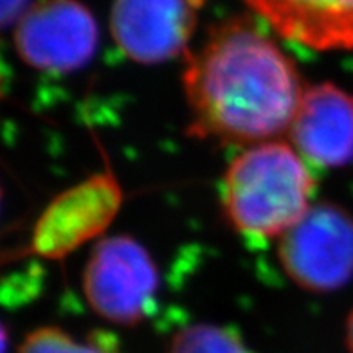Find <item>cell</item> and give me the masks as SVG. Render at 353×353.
<instances>
[{"label": "cell", "instance_id": "6da1fadb", "mask_svg": "<svg viewBox=\"0 0 353 353\" xmlns=\"http://www.w3.org/2000/svg\"><path fill=\"white\" fill-rule=\"evenodd\" d=\"M188 134L220 144L278 141L307 90L292 58L249 17L214 26L182 72Z\"/></svg>", "mask_w": 353, "mask_h": 353}, {"label": "cell", "instance_id": "7a4b0ae2", "mask_svg": "<svg viewBox=\"0 0 353 353\" xmlns=\"http://www.w3.org/2000/svg\"><path fill=\"white\" fill-rule=\"evenodd\" d=\"M314 188V176L292 144H254L225 170L223 213L242 234L281 238L310 210Z\"/></svg>", "mask_w": 353, "mask_h": 353}, {"label": "cell", "instance_id": "3957f363", "mask_svg": "<svg viewBox=\"0 0 353 353\" xmlns=\"http://www.w3.org/2000/svg\"><path fill=\"white\" fill-rule=\"evenodd\" d=\"M278 258L288 278L303 290H339L353 279V216L339 205H310L279 238Z\"/></svg>", "mask_w": 353, "mask_h": 353}, {"label": "cell", "instance_id": "277c9868", "mask_svg": "<svg viewBox=\"0 0 353 353\" xmlns=\"http://www.w3.org/2000/svg\"><path fill=\"white\" fill-rule=\"evenodd\" d=\"M159 288L150 252L130 236L103 238L83 272V292L99 317L134 326L148 316Z\"/></svg>", "mask_w": 353, "mask_h": 353}, {"label": "cell", "instance_id": "5b68a950", "mask_svg": "<svg viewBox=\"0 0 353 353\" xmlns=\"http://www.w3.org/2000/svg\"><path fill=\"white\" fill-rule=\"evenodd\" d=\"M14 47L34 69L70 72L92 60L98 26L78 0H43L31 6L17 23Z\"/></svg>", "mask_w": 353, "mask_h": 353}, {"label": "cell", "instance_id": "8992f818", "mask_svg": "<svg viewBox=\"0 0 353 353\" xmlns=\"http://www.w3.org/2000/svg\"><path fill=\"white\" fill-rule=\"evenodd\" d=\"M204 0H114L110 31L137 63H163L186 51Z\"/></svg>", "mask_w": 353, "mask_h": 353}, {"label": "cell", "instance_id": "52a82bcc", "mask_svg": "<svg viewBox=\"0 0 353 353\" xmlns=\"http://www.w3.org/2000/svg\"><path fill=\"white\" fill-rule=\"evenodd\" d=\"M301 157L321 168L353 161V94L334 83L307 87L288 132Z\"/></svg>", "mask_w": 353, "mask_h": 353}, {"label": "cell", "instance_id": "ba28073f", "mask_svg": "<svg viewBox=\"0 0 353 353\" xmlns=\"http://www.w3.org/2000/svg\"><path fill=\"white\" fill-rule=\"evenodd\" d=\"M121 191L110 175H99L67 191L49 205L34 232L37 251L58 258L107 228L116 214Z\"/></svg>", "mask_w": 353, "mask_h": 353}, {"label": "cell", "instance_id": "9c48e42d", "mask_svg": "<svg viewBox=\"0 0 353 353\" xmlns=\"http://www.w3.org/2000/svg\"><path fill=\"white\" fill-rule=\"evenodd\" d=\"M288 42L316 51L353 49V0H243Z\"/></svg>", "mask_w": 353, "mask_h": 353}, {"label": "cell", "instance_id": "30bf717a", "mask_svg": "<svg viewBox=\"0 0 353 353\" xmlns=\"http://www.w3.org/2000/svg\"><path fill=\"white\" fill-rule=\"evenodd\" d=\"M168 353H254L231 328L214 325H190L172 339Z\"/></svg>", "mask_w": 353, "mask_h": 353}, {"label": "cell", "instance_id": "8fae6325", "mask_svg": "<svg viewBox=\"0 0 353 353\" xmlns=\"http://www.w3.org/2000/svg\"><path fill=\"white\" fill-rule=\"evenodd\" d=\"M19 353H107L98 346L83 344L67 332L54 326H43L23 339Z\"/></svg>", "mask_w": 353, "mask_h": 353}, {"label": "cell", "instance_id": "7c38bea8", "mask_svg": "<svg viewBox=\"0 0 353 353\" xmlns=\"http://www.w3.org/2000/svg\"><path fill=\"white\" fill-rule=\"evenodd\" d=\"M29 0H2V23L4 28L19 23L29 11Z\"/></svg>", "mask_w": 353, "mask_h": 353}, {"label": "cell", "instance_id": "4fadbf2b", "mask_svg": "<svg viewBox=\"0 0 353 353\" xmlns=\"http://www.w3.org/2000/svg\"><path fill=\"white\" fill-rule=\"evenodd\" d=\"M346 344H348L350 353H353V310L348 316V323H346Z\"/></svg>", "mask_w": 353, "mask_h": 353}]
</instances>
